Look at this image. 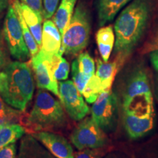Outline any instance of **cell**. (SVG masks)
I'll list each match as a JSON object with an SVG mask.
<instances>
[{"instance_id":"obj_16","label":"cell","mask_w":158,"mask_h":158,"mask_svg":"<svg viewBox=\"0 0 158 158\" xmlns=\"http://www.w3.org/2000/svg\"><path fill=\"white\" fill-rule=\"evenodd\" d=\"M132 0H96L100 27L113 21L116 14Z\"/></svg>"},{"instance_id":"obj_37","label":"cell","mask_w":158,"mask_h":158,"mask_svg":"<svg viewBox=\"0 0 158 158\" xmlns=\"http://www.w3.org/2000/svg\"><path fill=\"white\" fill-rule=\"evenodd\" d=\"M153 48H155V49H158V35H157V38H156V40H155V43H154Z\"/></svg>"},{"instance_id":"obj_8","label":"cell","mask_w":158,"mask_h":158,"mask_svg":"<svg viewBox=\"0 0 158 158\" xmlns=\"http://www.w3.org/2000/svg\"><path fill=\"white\" fill-rule=\"evenodd\" d=\"M59 98L69 116L74 121H80L89 113V108L72 81L59 82Z\"/></svg>"},{"instance_id":"obj_26","label":"cell","mask_w":158,"mask_h":158,"mask_svg":"<svg viewBox=\"0 0 158 158\" xmlns=\"http://www.w3.org/2000/svg\"><path fill=\"white\" fill-rule=\"evenodd\" d=\"M21 110L13 109L0 97V119L5 122L20 120L22 114Z\"/></svg>"},{"instance_id":"obj_33","label":"cell","mask_w":158,"mask_h":158,"mask_svg":"<svg viewBox=\"0 0 158 158\" xmlns=\"http://www.w3.org/2000/svg\"><path fill=\"white\" fill-rule=\"evenodd\" d=\"M6 63V54L3 48L0 46V69L5 66Z\"/></svg>"},{"instance_id":"obj_5","label":"cell","mask_w":158,"mask_h":158,"mask_svg":"<svg viewBox=\"0 0 158 158\" xmlns=\"http://www.w3.org/2000/svg\"><path fill=\"white\" fill-rule=\"evenodd\" d=\"M3 34L10 53L13 58L19 61H26L31 57L13 6H10L7 11L4 21Z\"/></svg>"},{"instance_id":"obj_12","label":"cell","mask_w":158,"mask_h":158,"mask_svg":"<svg viewBox=\"0 0 158 158\" xmlns=\"http://www.w3.org/2000/svg\"><path fill=\"white\" fill-rule=\"evenodd\" d=\"M62 39L60 31L53 21L45 20L43 25L42 42L40 51L50 57L62 53L61 50Z\"/></svg>"},{"instance_id":"obj_31","label":"cell","mask_w":158,"mask_h":158,"mask_svg":"<svg viewBox=\"0 0 158 158\" xmlns=\"http://www.w3.org/2000/svg\"><path fill=\"white\" fill-rule=\"evenodd\" d=\"M149 59L154 69L158 72V49H156L150 53Z\"/></svg>"},{"instance_id":"obj_38","label":"cell","mask_w":158,"mask_h":158,"mask_svg":"<svg viewBox=\"0 0 158 158\" xmlns=\"http://www.w3.org/2000/svg\"><path fill=\"white\" fill-rule=\"evenodd\" d=\"M0 41H1V30H0Z\"/></svg>"},{"instance_id":"obj_35","label":"cell","mask_w":158,"mask_h":158,"mask_svg":"<svg viewBox=\"0 0 158 158\" xmlns=\"http://www.w3.org/2000/svg\"><path fill=\"white\" fill-rule=\"evenodd\" d=\"M139 158H158V153H149L141 156Z\"/></svg>"},{"instance_id":"obj_14","label":"cell","mask_w":158,"mask_h":158,"mask_svg":"<svg viewBox=\"0 0 158 158\" xmlns=\"http://www.w3.org/2000/svg\"><path fill=\"white\" fill-rule=\"evenodd\" d=\"M16 158H56L31 134L24 136L20 143Z\"/></svg>"},{"instance_id":"obj_30","label":"cell","mask_w":158,"mask_h":158,"mask_svg":"<svg viewBox=\"0 0 158 158\" xmlns=\"http://www.w3.org/2000/svg\"><path fill=\"white\" fill-rule=\"evenodd\" d=\"M0 158H16V145L15 143L0 148Z\"/></svg>"},{"instance_id":"obj_17","label":"cell","mask_w":158,"mask_h":158,"mask_svg":"<svg viewBox=\"0 0 158 158\" xmlns=\"http://www.w3.org/2000/svg\"><path fill=\"white\" fill-rule=\"evenodd\" d=\"M96 42L102 61L108 62L115 44V35L112 26H106L99 29L96 34Z\"/></svg>"},{"instance_id":"obj_7","label":"cell","mask_w":158,"mask_h":158,"mask_svg":"<svg viewBox=\"0 0 158 158\" xmlns=\"http://www.w3.org/2000/svg\"><path fill=\"white\" fill-rule=\"evenodd\" d=\"M117 98L111 91L99 94L92 107V118L106 133L116 130L118 121Z\"/></svg>"},{"instance_id":"obj_24","label":"cell","mask_w":158,"mask_h":158,"mask_svg":"<svg viewBox=\"0 0 158 158\" xmlns=\"http://www.w3.org/2000/svg\"><path fill=\"white\" fill-rule=\"evenodd\" d=\"M79 70L91 78L95 74V63L88 52L80 53L76 59Z\"/></svg>"},{"instance_id":"obj_10","label":"cell","mask_w":158,"mask_h":158,"mask_svg":"<svg viewBox=\"0 0 158 158\" xmlns=\"http://www.w3.org/2000/svg\"><path fill=\"white\" fill-rule=\"evenodd\" d=\"M151 97L153 96L147 72L141 68H136L130 74L129 79L125 85L122 101H127L135 98Z\"/></svg>"},{"instance_id":"obj_13","label":"cell","mask_w":158,"mask_h":158,"mask_svg":"<svg viewBox=\"0 0 158 158\" xmlns=\"http://www.w3.org/2000/svg\"><path fill=\"white\" fill-rule=\"evenodd\" d=\"M155 120V116L141 118L123 114L124 128L128 136L133 140L138 139L149 133L153 129Z\"/></svg>"},{"instance_id":"obj_27","label":"cell","mask_w":158,"mask_h":158,"mask_svg":"<svg viewBox=\"0 0 158 158\" xmlns=\"http://www.w3.org/2000/svg\"><path fill=\"white\" fill-rule=\"evenodd\" d=\"M108 152L107 146L97 149H84L75 153L74 158H103Z\"/></svg>"},{"instance_id":"obj_1","label":"cell","mask_w":158,"mask_h":158,"mask_svg":"<svg viewBox=\"0 0 158 158\" xmlns=\"http://www.w3.org/2000/svg\"><path fill=\"white\" fill-rule=\"evenodd\" d=\"M150 0H134L124 8L114 23V53L122 62L139 42L149 21Z\"/></svg>"},{"instance_id":"obj_3","label":"cell","mask_w":158,"mask_h":158,"mask_svg":"<svg viewBox=\"0 0 158 158\" xmlns=\"http://www.w3.org/2000/svg\"><path fill=\"white\" fill-rule=\"evenodd\" d=\"M19 122L31 134L63 127L67 117L60 102L47 91L40 89L30 113L21 116Z\"/></svg>"},{"instance_id":"obj_21","label":"cell","mask_w":158,"mask_h":158,"mask_svg":"<svg viewBox=\"0 0 158 158\" xmlns=\"http://www.w3.org/2000/svg\"><path fill=\"white\" fill-rule=\"evenodd\" d=\"M13 7L16 13L17 16L19 18L20 23H21V29H22L23 37H24L26 44H27V47H28L29 53H30L31 57H33L35 56L39 51V45H37V43L35 40V37H33L32 34H31V31L29 30L28 26L26 23L24 19L21 14V9H20V2L19 0H15L13 3Z\"/></svg>"},{"instance_id":"obj_28","label":"cell","mask_w":158,"mask_h":158,"mask_svg":"<svg viewBox=\"0 0 158 158\" xmlns=\"http://www.w3.org/2000/svg\"><path fill=\"white\" fill-rule=\"evenodd\" d=\"M60 0H43V18L49 19L53 17L58 7Z\"/></svg>"},{"instance_id":"obj_22","label":"cell","mask_w":158,"mask_h":158,"mask_svg":"<svg viewBox=\"0 0 158 158\" xmlns=\"http://www.w3.org/2000/svg\"><path fill=\"white\" fill-rule=\"evenodd\" d=\"M62 53H59L51 59L54 77L57 81H60L68 79L70 73V64L68 61L62 57Z\"/></svg>"},{"instance_id":"obj_19","label":"cell","mask_w":158,"mask_h":158,"mask_svg":"<svg viewBox=\"0 0 158 158\" xmlns=\"http://www.w3.org/2000/svg\"><path fill=\"white\" fill-rule=\"evenodd\" d=\"M76 2L77 0H61L58 8L53 15V22L60 31L62 37L73 15Z\"/></svg>"},{"instance_id":"obj_15","label":"cell","mask_w":158,"mask_h":158,"mask_svg":"<svg viewBox=\"0 0 158 158\" xmlns=\"http://www.w3.org/2000/svg\"><path fill=\"white\" fill-rule=\"evenodd\" d=\"M122 64L123 62L118 59L112 62H106L99 58L96 59L95 76L101 84L102 92L110 90L118 68Z\"/></svg>"},{"instance_id":"obj_29","label":"cell","mask_w":158,"mask_h":158,"mask_svg":"<svg viewBox=\"0 0 158 158\" xmlns=\"http://www.w3.org/2000/svg\"><path fill=\"white\" fill-rule=\"evenodd\" d=\"M20 2L24 4L29 7L43 17V0H19Z\"/></svg>"},{"instance_id":"obj_23","label":"cell","mask_w":158,"mask_h":158,"mask_svg":"<svg viewBox=\"0 0 158 158\" xmlns=\"http://www.w3.org/2000/svg\"><path fill=\"white\" fill-rule=\"evenodd\" d=\"M102 92V86L95 74L88 81L87 84L83 90L82 94L88 103H94L99 94Z\"/></svg>"},{"instance_id":"obj_6","label":"cell","mask_w":158,"mask_h":158,"mask_svg":"<svg viewBox=\"0 0 158 158\" xmlns=\"http://www.w3.org/2000/svg\"><path fill=\"white\" fill-rule=\"evenodd\" d=\"M70 141L78 150L97 149L106 147L108 138L93 118L86 117L81 119L70 135Z\"/></svg>"},{"instance_id":"obj_11","label":"cell","mask_w":158,"mask_h":158,"mask_svg":"<svg viewBox=\"0 0 158 158\" xmlns=\"http://www.w3.org/2000/svg\"><path fill=\"white\" fill-rule=\"evenodd\" d=\"M31 135L56 158H74L72 146L63 136L48 131L37 132Z\"/></svg>"},{"instance_id":"obj_20","label":"cell","mask_w":158,"mask_h":158,"mask_svg":"<svg viewBox=\"0 0 158 158\" xmlns=\"http://www.w3.org/2000/svg\"><path fill=\"white\" fill-rule=\"evenodd\" d=\"M23 126L5 122L0 123V148L15 143L25 134Z\"/></svg>"},{"instance_id":"obj_18","label":"cell","mask_w":158,"mask_h":158,"mask_svg":"<svg viewBox=\"0 0 158 158\" xmlns=\"http://www.w3.org/2000/svg\"><path fill=\"white\" fill-rule=\"evenodd\" d=\"M20 9H21V14L26 23L28 26L33 37H35L37 45H39V47H40L41 42H42V22L43 17L32 10L27 5L21 2H20Z\"/></svg>"},{"instance_id":"obj_2","label":"cell","mask_w":158,"mask_h":158,"mask_svg":"<svg viewBox=\"0 0 158 158\" xmlns=\"http://www.w3.org/2000/svg\"><path fill=\"white\" fill-rule=\"evenodd\" d=\"M34 91V78L27 63L15 61L0 71V97L10 107L25 110Z\"/></svg>"},{"instance_id":"obj_32","label":"cell","mask_w":158,"mask_h":158,"mask_svg":"<svg viewBox=\"0 0 158 158\" xmlns=\"http://www.w3.org/2000/svg\"><path fill=\"white\" fill-rule=\"evenodd\" d=\"M103 158H129L125 154L119 152H113L108 153Z\"/></svg>"},{"instance_id":"obj_36","label":"cell","mask_w":158,"mask_h":158,"mask_svg":"<svg viewBox=\"0 0 158 158\" xmlns=\"http://www.w3.org/2000/svg\"><path fill=\"white\" fill-rule=\"evenodd\" d=\"M155 92L156 98L158 100V74L156 75L155 78Z\"/></svg>"},{"instance_id":"obj_25","label":"cell","mask_w":158,"mask_h":158,"mask_svg":"<svg viewBox=\"0 0 158 158\" xmlns=\"http://www.w3.org/2000/svg\"><path fill=\"white\" fill-rule=\"evenodd\" d=\"M71 72H72L73 82L79 92L82 94L83 90L84 89L85 86L90 78L79 70L76 59H75L71 65Z\"/></svg>"},{"instance_id":"obj_9","label":"cell","mask_w":158,"mask_h":158,"mask_svg":"<svg viewBox=\"0 0 158 158\" xmlns=\"http://www.w3.org/2000/svg\"><path fill=\"white\" fill-rule=\"evenodd\" d=\"M52 57L46 56L39 51L35 56L31 57V65L34 70L37 87L50 91L59 97L58 83L54 77L51 64Z\"/></svg>"},{"instance_id":"obj_34","label":"cell","mask_w":158,"mask_h":158,"mask_svg":"<svg viewBox=\"0 0 158 158\" xmlns=\"http://www.w3.org/2000/svg\"><path fill=\"white\" fill-rule=\"evenodd\" d=\"M8 6V0H0V13L7 8Z\"/></svg>"},{"instance_id":"obj_4","label":"cell","mask_w":158,"mask_h":158,"mask_svg":"<svg viewBox=\"0 0 158 158\" xmlns=\"http://www.w3.org/2000/svg\"><path fill=\"white\" fill-rule=\"evenodd\" d=\"M91 23L87 8L80 3L74 10L62 39V50L67 56H76L87 46Z\"/></svg>"}]
</instances>
